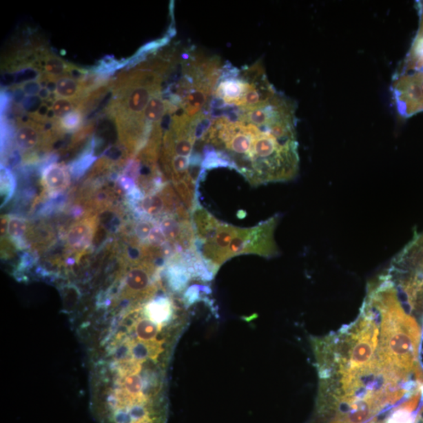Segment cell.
<instances>
[{"instance_id":"6da1fadb","label":"cell","mask_w":423,"mask_h":423,"mask_svg":"<svg viewBox=\"0 0 423 423\" xmlns=\"http://www.w3.org/2000/svg\"><path fill=\"white\" fill-rule=\"evenodd\" d=\"M217 122L212 146L251 185L293 180L300 157L296 105L278 92L249 110H230Z\"/></svg>"},{"instance_id":"7a4b0ae2","label":"cell","mask_w":423,"mask_h":423,"mask_svg":"<svg viewBox=\"0 0 423 423\" xmlns=\"http://www.w3.org/2000/svg\"><path fill=\"white\" fill-rule=\"evenodd\" d=\"M367 300L378 314L379 362L384 367L409 375H421L418 364L420 329L406 313L390 279L381 280L371 289Z\"/></svg>"},{"instance_id":"3957f363","label":"cell","mask_w":423,"mask_h":423,"mask_svg":"<svg viewBox=\"0 0 423 423\" xmlns=\"http://www.w3.org/2000/svg\"><path fill=\"white\" fill-rule=\"evenodd\" d=\"M277 93L260 61L242 70L223 65L209 112L249 110L265 104Z\"/></svg>"},{"instance_id":"277c9868","label":"cell","mask_w":423,"mask_h":423,"mask_svg":"<svg viewBox=\"0 0 423 423\" xmlns=\"http://www.w3.org/2000/svg\"><path fill=\"white\" fill-rule=\"evenodd\" d=\"M388 278L409 311L423 314V236L397 257Z\"/></svg>"},{"instance_id":"5b68a950","label":"cell","mask_w":423,"mask_h":423,"mask_svg":"<svg viewBox=\"0 0 423 423\" xmlns=\"http://www.w3.org/2000/svg\"><path fill=\"white\" fill-rule=\"evenodd\" d=\"M278 221V216L260 223L258 225L249 228L245 239L243 254H255L265 257H272L278 254L274 232Z\"/></svg>"},{"instance_id":"8992f818","label":"cell","mask_w":423,"mask_h":423,"mask_svg":"<svg viewBox=\"0 0 423 423\" xmlns=\"http://www.w3.org/2000/svg\"><path fill=\"white\" fill-rule=\"evenodd\" d=\"M96 223V217H85L68 228L66 234L68 248L79 250L87 247L94 236Z\"/></svg>"},{"instance_id":"52a82bcc","label":"cell","mask_w":423,"mask_h":423,"mask_svg":"<svg viewBox=\"0 0 423 423\" xmlns=\"http://www.w3.org/2000/svg\"><path fill=\"white\" fill-rule=\"evenodd\" d=\"M70 178L66 168L59 164H52L45 168L42 176V184L49 193H58L66 189Z\"/></svg>"},{"instance_id":"ba28073f","label":"cell","mask_w":423,"mask_h":423,"mask_svg":"<svg viewBox=\"0 0 423 423\" xmlns=\"http://www.w3.org/2000/svg\"><path fill=\"white\" fill-rule=\"evenodd\" d=\"M156 267L149 261H143L138 266L133 267L127 276L128 288L136 293L146 289L150 282V273H153Z\"/></svg>"},{"instance_id":"9c48e42d","label":"cell","mask_w":423,"mask_h":423,"mask_svg":"<svg viewBox=\"0 0 423 423\" xmlns=\"http://www.w3.org/2000/svg\"><path fill=\"white\" fill-rule=\"evenodd\" d=\"M192 278V274L180 259V256H175L170 260L167 269L169 287L176 291H181L186 288Z\"/></svg>"},{"instance_id":"30bf717a","label":"cell","mask_w":423,"mask_h":423,"mask_svg":"<svg viewBox=\"0 0 423 423\" xmlns=\"http://www.w3.org/2000/svg\"><path fill=\"white\" fill-rule=\"evenodd\" d=\"M15 141L21 149H32L41 143V129L33 123L22 124L17 130Z\"/></svg>"},{"instance_id":"8fae6325","label":"cell","mask_w":423,"mask_h":423,"mask_svg":"<svg viewBox=\"0 0 423 423\" xmlns=\"http://www.w3.org/2000/svg\"><path fill=\"white\" fill-rule=\"evenodd\" d=\"M140 209L142 214L150 217H162L167 216V205L161 192V189L156 192L146 194L141 199Z\"/></svg>"},{"instance_id":"7c38bea8","label":"cell","mask_w":423,"mask_h":423,"mask_svg":"<svg viewBox=\"0 0 423 423\" xmlns=\"http://www.w3.org/2000/svg\"><path fill=\"white\" fill-rule=\"evenodd\" d=\"M146 311L152 322L161 324L167 322L172 316L173 307L167 298H159L150 302Z\"/></svg>"},{"instance_id":"4fadbf2b","label":"cell","mask_w":423,"mask_h":423,"mask_svg":"<svg viewBox=\"0 0 423 423\" xmlns=\"http://www.w3.org/2000/svg\"><path fill=\"white\" fill-rule=\"evenodd\" d=\"M83 89L82 83H79L75 79L63 76L56 79L55 94L59 99H76Z\"/></svg>"},{"instance_id":"5bb4252c","label":"cell","mask_w":423,"mask_h":423,"mask_svg":"<svg viewBox=\"0 0 423 423\" xmlns=\"http://www.w3.org/2000/svg\"><path fill=\"white\" fill-rule=\"evenodd\" d=\"M44 70L48 75L59 79V77L66 76V74L70 72V66H67L66 63L54 55L45 56Z\"/></svg>"},{"instance_id":"9a60e30c","label":"cell","mask_w":423,"mask_h":423,"mask_svg":"<svg viewBox=\"0 0 423 423\" xmlns=\"http://www.w3.org/2000/svg\"><path fill=\"white\" fill-rule=\"evenodd\" d=\"M28 227L24 220L19 217H10L8 221V234L11 239L15 242H21L26 236Z\"/></svg>"},{"instance_id":"2e32d148","label":"cell","mask_w":423,"mask_h":423,"mask_svg":"<svg viewBox=\"0 0 423 423\" xmlns=\"http://www.w3.org/2000/svg\"><path fill=\"white\" fill-rule=\"evenodd\" d=\"M136 333L143 340H152L156 338L158 329L156 323L151 320H141L136 325Z\"/></svg>"},{"instance_id":"e0dca14e","label":"cell","mask_w":423,"mask_h":423,"mask_svg":"<svg viewBox=\"0 0 423 423\" xmlns=\"http://www.w3.org/2000/svg\"><path fill=\"white\" fill-rule=\"evenodd\" d=\"M83 120L82 113L79 110H74L67 116L60 118L59 129L66 131H72L79 128Z\"/></svg>"},{"instance_id":"ac0fdd59","label":"cell","mask_w":423,"mask_h":423,"mask_svg":"<svg viewBox=\"0 0 423 423\" xmlns=\"http://www.w3.org/2000/svg\"><path fill=\"white\" fill-rule=\"evenodd\" d=\"M1 198L3 199V204L8 202V200L12 196L14 188V183L12 176L10 174L8 169L2 168L1 174Z\"/></svg>"},{"instance_id":"d6986e66","label":"cell","mask_w":423,"mask_h":423,"mask_svg":"<svg viewBox=\"0 0 423 423\" xmlns=\"http://www.w3.org/2000/svg\"><path fill=\"white\" fill-rule=\"evenodd\" d=\"M74 103L71 100L59 99L53 102L51 110L56 118H61L74 110Z\"/></svg>"},{"instance_id":"ffe728a7","label":"cell","mask_w":423,"mask_h":423,"mask_svg":"<svg viewBox=\"0 0 423 423\" xmlns=\"http://www.w3.org/2000/svg\"><path fill=\"white\" fill-rule=\"evenodd\" d=\"M156 225L151 218L145 219L137 223L135 227V236L139 241H147L153 228Z\"/></svg>"},{"instance_id":"44dd1931","label":"cell","mask_w":423,"mask_h":423,"mask_svg":"<svg viewBox=\"0 0 423 423\" xmlns=\"http://www.w3.org/2000/svg\"><path fill=\"white\" fill-rule=\"evenodd\" d=\"M147 243L151 247L161 248L165 245H167L168 241L159 225H156L154 227L149 236H148Z\"/></svg>"},{"instance_id":"7402d4cb","label":"cell","mask_w":423,"mask_h":423,"mask_svg":"<svg viewBox=\"0 0 423 423\" xmlns=\"http://www.w3.org/2000/svg\"><path fill=\"white\" fill-rule=\"evenodd\" d=\"M154 347H149L145 342H136L132 349L134 356L136 359H145L153 355Z\"/></svg>"},{"instance_id":"603a6c76","label":"cell","mask_w":423,"mask_h":423,"mask_svg":"<svg viewBox=\"0 0 423 423\" xmlns=\"http://www.w3.org/2000/svg\"><path fill=\"white\" fill-rule=\"evenodd\" d=\"M207 289H209V288L198 287V285H193V287L188 288L185 295V300L187 305H192L197 302L199 299L200 293L207 291Z\"/></svg>"},{"instance_id":"cb8c5ba5","label":"cell","mask_w":423,"mask_h":423,"mask_svg":"<svg viewBox=\"0 0 423 423\" xmlns=\"http://www.w3.org/2000/svg\"><path fill=\"white\" fill-rule=\"evenodd\" d=\"M125 386L129 393L139 394L141 392L142 382L140 377L136 375H129L125 380Z\"/></svg>"},{"instance_id":"d4e9b609","label":"cell","mask_w":423,"mask_h":423,"mask_svg":"<svg viewBox=\"0 0 423 423\" xmlns=\"http://www.w3.org/2000/svg\"><path fill=\"white\" fill-rule=\"evenodd\" d=\"M21 88L25 94L34 96L39 95L42 85L39 81H30L23 84Z\"/></svg>"},{"instance_id":"484cf974","label":"cell","mask_w":423,"mask_h":423,"mask_svg":"<svg viewBox=\"0 0 423 423\" xmlns=\"http://www.w3.org/2000/svg\"><path fill=\"white\" fill-rule=\"evenodd\" d=\"M39 75L38 71L36 70H32V68H28L24 71H22L18 74L15 76L14 82L21 83V82H28V80H32L37 78Z\"/></svg>"},{"instance_id":"4316f807","label":"cell","mask_w":423,"mask_h":423,"mask_svg":"<svg viewBox=\"0 0 423 423\" xmlns=\"http://www.w3.org/2000/svg\"><path fill=\"white\" fill-rule=\"evenodd\" d=\"M39 97L37 96H28L24 101H22L23 107L27 111H36L39 110L40 105Z\"/></svg>"},{"instance_id":"83f0119b","label":"cell","mask_w":423,"mask_h":423,"mask_svg":"<svg viewBox=\"0 0 423 423\" xmlns=\"http://www.w3.org/2000/svg\"><path fill=\"white\" fill-rule=\"evenodd\" d=\"M94 159L92 156H85L83 159L80 160V161L74 165V174L79 175L82 170L87 169L89 165L92 163Z\"/></svg>"},{"instance_id":"f1b7e54d","label":"cell","mask_w":423,"mask_h":423,"mask_svg":"<svg viewBox=\"0 0 423 423\" xmlns=\"http://www.w3.org/2000/svg\"><path fill=\"white\" fill-rule=\"evenodd\" d=\"M8 221L7 217L3 216L1 220V236H6L8 231Z\"/></svg>"},{"instance_id":"f546056e","label":"cell","mask_w":423,"mask_h":423,"mask_svg":"<svg viewBox=\"0 0 423 423\" xmlns=\"http://www.w3.org/2000/svg\"><path fill=\"white\" fill-rule=\"evenodd\" d=\"M50 91L48 89L45 87H42L38 96L41 100H47L50 99Z\"/></svg>"},{"instance_id":"4dcf8cb0","label":"cell","mask_w":423,"mask_h":423,"mask_svg":"<svg viewBox=\"0 0 423 423\" xmlns=\"http://www.w3.org/2000/svg\"><path fill=\"white\" fill-rule=\"evenodd\" d=\"M127 352L128 348L127 347L123 346L121 348L118 349V351H117V356L118 358H123L127 355Z\"/></svg>"}]
</instances>
